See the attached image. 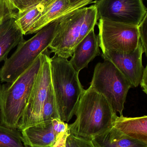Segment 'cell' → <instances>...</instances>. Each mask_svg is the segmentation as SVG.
Masks as SVG:
<instances>
[{
  "mask_svg": "<svg viewBox=\"0 0 147 147\" xmlns=\"http://www.w3.org/2000/svg\"><path fill=\"white\" fill-rule=\"evenodd\" d=\"M75 115V122L68 124L70 134L90 140L112 127L117 116L106 98L90 87L81 96Z\"/></svg>",
  "mask_w": 147,
  "mask_h": 147,
  "instance_id": "1",
  "label": "cell"
},
{
  "mask_svg": "<svg viewBox=\"0 0 147 147\" xmlns=\"http://www.w3.org/2000/svg\"><path fill=\"white\" fill-rule=\"evenodd\" d=\"M51 80L60 120L68 122L76 114L85 90L79 78V72L67 59L54 55L50 58Z\"/></svg>",
  "mask_w": 147,
  "mask_h": 147,
  "instance_id": "2",
  "label": "cell"
},
{
  "mask_svg": "<svg viewBox=\"0 0 147 147\" xmlns=\"http://www.w3.org/2000/svg\"><path fill=\"white\" fill-rule=\"evenodd\" d=\"M98 20L94 4L72 11L61 18L48 47L51 53L67 59L71 57L75 47L94 29Z\"/></svg>",
  "mask_w": 147,
  "mask_h": 147,
  "instance_id": "3",
  "label": "cell"
},
{
  "mask_svg": "<svg viewBox=\"0 0 147 147\" xmlns=\"http://www.w3.org/2000/svg\"><path fill=\"white\" fill-rule=\"evenodd\" d=\"M61 18L41 28L31 38L24 40L19 43L14 52L4 61L0 69V81L2 83L14 81L25 71L41 54L48 49Z\"/></svg>",
  "mask_w": 147,
  "mask_h": 147,
  "instance_id": "4",
  "label": "cell"
},
{
  "mask_svg": "<svg viewBox=\"0 0 147 147\" xmlns=\"http://www.w3.org/2000/svg\"><path fill=\"white\" fill-rule=\"evenodd\" d=\"M40 65L39 56L14 81L0 84V124L17 129Z\"/></svg>",
  "mask_w": 147,
  "mask_h": 147,
  "instance_id": "5",
  "label": "cell"
},
{
  "mask_svg": "<svg viewBox=\"0 0 147 147\" xmlns=\"http://www.w3.org/2000/svg\"><path fill=\"white\" fill-rule=\"evenodd\" d=\"M89 87L106 98L114 113L123 115L128 92L133 86L111 62L104 59L96 65Z\"/></svg>",
  "mask_w": 147,
  "mask_h": 147,
  "instance_id": "6",
  "label": "cell"
},
{
  "mask_svg": "<svg viewBox=\"0 0 147 147\" xmlns=\"http://www.w3.org/2000/svg\"><path fill=\"white\" fill-rule=\"evenodd\" d=\"M49 49L40 55V65L35 76L17 129H25L42 123L43 105L51 85Z\"/></svg>",
  "mask_w": 147,
  "mask_h": 147,
  "instance_id": "7",
  "label": "cell"
},
{
  "mask_svg": "<svg viewBox=\"0 0 147 147\" xmlns=\"http://www.w3.org/2000/svg\"><path fill=\"white\" fill-rule=\"evenodd\" d=\"M98 20V36L102 52L130 53L135 51L140 41L138 26Z\"/></svg>",
  "mask_w": 147,
  "mask_h": 147,
  "instance_id": "8",
  "label": "cell"
},
{
  "mask_svg": "<svg viewBox=\"0 0 147 147\" xmlns=\"http://www.w3.org/2000/svg\"><path fill=\"white\" fill-rule=\"evenodd\" d=\"M98 19L138 26L147 15L142 0H96Z\"/></svg>",
  "mask_w": 147,
  "mask_h": 147,
  "instance_id": "9",
  "label": "cell"
},
{
  "mask_svg": "<svg viewBox=\"0 0 147 147\" xmlns=\"http://www.w3.org/2000/svg\"><path fill=\"white\" fill-rule=\"evenodd\" d=\"M102 57L112 63L132 84L133 87L140 84L144 71L142 65L143 46L140 41L135 51L130 53H120L109 51L102 52Z\"/></svg>",
  "mask_w": 147,
  "mask_h": 147,
  "instance_id": "10",
  "label": "cell"
},
{
  "mask_svg": "<svg viewBox=\"0 0 147 147\" xmlns=\"http://www.w3.org/2000/svg\"><path fill=\"white\" fill-rule=\"evenodd\" d=\"M96 0H84L74 5L69 4L68 0H46L42 13L35 22L28 34L36 33L40 30L72 11L86 7Z\"/></svg>",
  "mask_w": 147,
  "mask_h": 147,
  "instance_id": "11",
  "label": "cell"
},
{
  "mask_svg": "<svg viewBox=\"0 0 147 147\" xmlns=\"http://www.w3.org/2000/svg\"><path fill=\"white\" fill-rule=\"evenodd\" d=\"M54 120L38 123L21 131L25 147H52L61 134L56 131Z\"/></svg>",
  "mask_w": 147,
  "mask_h": 147,
  "instance_id": "12",
  "label": "cell"
},
{
  "mask_svg": "<svg viewBox=\"0 0 147 147\" xmlns=\"http://www.w3.org/2000/svg\"><path fill=\"white\" fill-rule=\"evenodd\" d=\"M99 47L98 36L93 29L75 47L70 60L73 68L79 72L87 68L90 62L100 55Z\"/></svg>",
  "mask_w": 147,
  "mask_h": 147,
  "instance_id": "13",
  "label": "cell"
},
{
  "mask_svg": "<svg viewBox=\"0 0 147 147\" xmlns=\"http://www.w3.org/2000/svg\"><path fill=\"white\" fill-rule=\"evenodd\" d=\"M15 18L6 19L0 25V63L7 59L9 52L24 40Z\"/></svg>",
  "mask_w": 147,
  "mask_h": 147,
  "instance_id": "14",
  "label": "cell"
},
{
  "mask_svg": "<svg viewBox=\"0 0 147 147\" xmlns=\"http://www.w3.org/2000/svg\"><path fill=\"white\" fill-rule=\"evenodd\" d=\"M96 147H147V143L133 139L112 127L91 139Z\"/></svg>",
  "mask_w": 147,
  "mask_h": 147,
  "instance_id": "15",
  "label": "cell"
},
{
  "mask_svg": "<svg viewBox=\"0 0 147 147\" xmlns=\"http://www.w3.org/2000/svg\"><path fill=\"white\" fill-rule=\"evenodd\" d=\"M113 127L133 139L147 143V116L135 117L117 116Z\"/></svg>",
  "mask_w": 147,
  "mask_h": 147,
  "instance_id": "16",
  "label": "cell"
},
{
  "mask_svg": "<svg viewBox=\"0 0 147 147\" xmlns=\"http://www.w3.org/2000/svg\"><path fill=\"white\" fill-rule=\"evenodd\" d=\"M46 0H41L23 11L17 13L16 23L23 35H27L29 30L43 12Z\"/></svg>",
  "mask_w": 147,
  "mask_h": 147,
  "instance_id": "17",
  "label": "cell"
},
{
  "mask_svg": "<svg viewBox=\"0 0 147 147\" xmlns=\"http://www.w3.org/2000/svg\"><path fill=\"white\" fill-rule=\"evenodd\" d=\"M0 147H25L20 131L0 124Z\"/></svg>",
  "mask_w": 147,
  "mask_h": 147,
  "instance_id": "18",
  "label": "cell"
},
{
  "mask_svg": "<svg viewBox=\"0 0 147 147\" xmlns=\"http://www.w3.org/2000/svg\"><path fill=\"white\" fill-rule=\"evenodd\" d=\"M55 119H60L56 106L55 97L51 84L43 105L42 122Z\"/></svg>",
  "mask_w": 147,
  "mask_h": 147,
  "instance_id": "19",
  "label": "cell"
},
{
  "mask_svg": "<svg viewBox=\"0 0 147 147\" xmlns=\"http://www.w3.org/2000/svg\"><path fill=\"white\" fill-rule=\"evenodd\" d=\"M66 147H96L91 140L70 134L66 138Z\"/></svg>",
  "mask_w": 147,
  "mask_h": 147,
  "instance_id": "20",
  "label": "cell"
},
{
  "mask_svg": "<svg viewBox=\"0 0 147 147\" xmlns=\"http://www.w3.org/2000/svg\"><path fill=\"white\" fill-rule=\"evenodd\" d=\"M147 15L138 26L140 41L144 48L145 53L147 57Z\"/></svg>",
  "mask_w": 147,
  "mask_h": 147,
  "instance_id": "21",
  "label": "cell"
},
{
  "mask_svg": "<svg viewBox=\"0 0 147 147\" xmlns=\"http://www.w3.org/2000/svg\"><path fill=\"white\" fill-rule=\"evenodd\" d=\"M41 0H16L19 12H21Z\"/></svg>",
  "mask_w": 147,
  "mask_h": 147,
  "instance_id": "22",
  "label": "cell"
},
{
  "mask_svg": "<svg viewBox=\"0 0 147 147\" xmlns=\"http://www.w3.org/2000/svg\"><path fill=\"white\" fill-rule=\"evenodd\" d=\"M3 1L11 15L16 19L19 11L16 0H3Z\"/></svg>",
  "mask_w": 147,
  "mask_h": 147,
  "instance_id": "23",
  "label": "cell"
},
{
  "mask_svg": "<svg viewBox=\"0 0 147 147\" xmlns=\"http://www.w3.org/2000/svg\"><path fill=\"white\" fill-rule=\"evenodd\" d=\"M11 17H14L9 12L3 0H0V25L3 21Z\"/></svg>",
  "mask_w": 147,
  "mask_h": 147,
  "instance_id": "24",
  "label": "cell"
},
{
  "mask_svg": "<svg viewBox=\"0 0 147 147\" xmlns=\"http://www.w3.org/2000/svg\"><path fill=\"white\" fill-rule=\"evenodd\" d=\"M70 134L68 129L66 132L60 134L52 147H66V138Z\"/></svg>",
  "mask_w": 147,
  "mask_h": 147,
  "instance_id": "25",
  "label": "cell"
},
{
  "mask_svg": "<svg viewBox=\"0 0 147 147\" xmlns=\"http://www.w3.org/2000/svg\"><path fill=\"white\" fill-rule=\"evenodd\" d=\"M143 92L146 94H147V66L144 69V72L142 75V78L140 83Z\"/></svg>",
  "mask_w": 147,
  "mask_h": 147,
  "instance_id": "26",
  "label": "cell"
},
{
  "mask_svg": "<svg viewBox=\"0 0 147 147\" xmlns=\"http://www.w3.org/2000/svg\"><path fill=\"white\" fill-rule=\"evenodd\" d=\"M84 0H68L69 1V4L70 6L71 5H74Z\"/></svg>",
  "mask_w": 147,
  "mask_h": 147,
  "instance_id": "27",
  "label": "cell"
}]
</instances>
